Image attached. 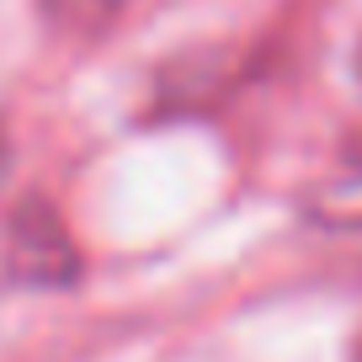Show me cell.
I'll return each instance as SVG.
<instances>
[{"label":"cell","mask_w":362,"mask_h":362,"mask_svg":"<svg viewBox=\"0 0 362 362\" xmlns=\"http://www.w3.org/2000/svg\"><path fill=\"white\" fill-rule=\"evenodd\" d=\"M0 261H6V277L22 288H69L80 277V245L43 197H27L11 208Z\"/></svg>","instance_id":"1"},{"label":"cell","mask_w":362,"mask_h":362,"mask_svg":"<svg viewBox=\"0 0 362 362\" xmlns=\"http://www.w3.org/2000/svg\"><path fill=\"white\" fill-rule=\"evenodd\" d=\"M357 362H362V346H357Z\"/></svg>","instance_id":"4"},{"label":"cell","mask_w":362,"mask_h":362,"mask_svg":"<svg viewBox=\"0 0 362 362\" xmlns=\"http://www.w3.org/2000/svg\"><path fill=\"white\" fill-rule=\"evenodd\" d=\"M357 80H362V54H357Z\"/></svg>","instance_id":"3"},{"label":"cell","mask_w":362,"mask_h":362,"mask_svg":"<svg viewBox=\"0 0 362 362\" xmlns=\"http://www.w3.org/2000/svg\"><path fill=\"white\" fill-rule=\"evenodd\" d=\"M128 6H134V0H37V11H43L48 27H59V33H80V37L112 27Z\"/></svg>","instance_id":"2"}]
</instances>
